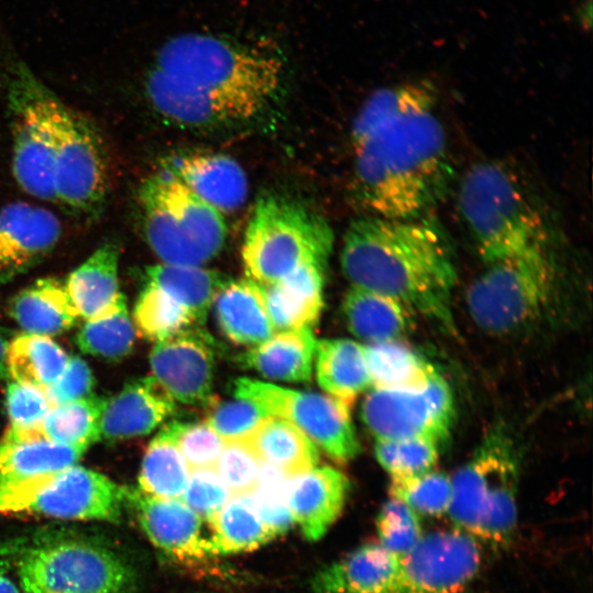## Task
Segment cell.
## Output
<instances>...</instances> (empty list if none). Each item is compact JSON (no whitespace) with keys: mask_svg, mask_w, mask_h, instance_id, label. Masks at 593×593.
Instances as JSON below:
<instances>
[{"mask_svg":"<svg viewBox=\"0 0 593 593\" xmlns=\"http://www.w3.org/2000/svg\"><path fill=\"white\" fill-rule=\"evenodd\" d=\"M436 101L433 83L410 80L374 91L358 112L354 192L371 216H427L450 193L456 171Z\"/></svg>","mask_w":593,"mask_h":593,"instance_id":"cell-1","label":"cell"},{"mask_svg":"<svg viewBox=\"0 0 593 593\" xmlns=\"http://www.w3.org/2000/svg\"><path fill=\"white\" fill-rule=\"evenodd\" d=\"M340 264L353 287L394 298L446 332H456L455 250L441 224L429 215H367L354 221L344 237Z\"/></svg>","mask_w":593,"mask_h":593,"instance_id":"cell-2","label":"cell"},{"mask_svg":"<svg viewBox=\"0 0 593 593\" xmlns=\"http://www.w3.org/2000/svg\"><path fill=\"white\" fill-rule=\"evenodd\" d=\"M152 67L211 94L245 99L264 108L286 74L282 56L268 44L203 32L168 38Z\"/></svg>","mask_w":593,"mask_h":593,"instance_id":"cell-3","label":"cell"},{"mask_svg":"<svg viewBox=\"0 0 593 593\" xmlns=\"http://www.w3.org/2000/svg\"><path fill=\"white\" fill-rule=\"evenodd\" d=\"M23 593H135L136 573L109 545L90 536L49 529L7 545Z\"/></svg>","mask_w":593,"mask_h":593,"instance_id":"cell-4","label":"cell"},{"mask_svg":"<svg viewBox=\"0 0 593 593\" xmlns=\"http://www.w3.org/2000/svg\"><path fill=\"white\" fill-rule=\"evenodd\" d=\"M458 208L485 265L530 248L549 247L539 209L517 177L499 163L482 161L465 174Z\"/></svg>","mask_w":593,"mask_h":593,"instance_id":"cell-5","label":"cell"},{"mask_svg":"<svg viewBox=\"0 0 593 593\" xmlns=\"http://www.w3.org/2000/svg\"><path fill=\"white\" fill-rule=\"evenodd\" d=\"M519 457L505 426H492L471 458L451 477L448 510L455 528L505 546L517 524Z\"/></svg>","mask_w":593,"mask_h":593,"instance_id":"cell-6","label":"cell"},{"mask_svg":"<svg viewBox=\"0 0 593 593\" xmlns=\"http://www.w3.org/2000/svg\"><path fill=\"white\" fill-rule=\"evenodd\" d=\"M558 300V273L549 247L486 264L466 293L472 321L494 336L534 328L552 315Z\"/></svg>","mask_w":593,"mask_h":593,"instance_id":"cell-7","label":"cell"},{"mask_svg":"<svg viewBox=\"0 0 593 593\" xmlns=\"http://www.w3.org/2000/svg\"><path fill=\"white\" fill-rule=\"evenodd\" d=\"M138 198L147 244L161 264L201 266L221 251L223 214L165 167L143 182Z\"/></svg>","mask_w":593,"mask_h":593,"instance_id":"cell-8","label":"cell"},{"mask_svg":"<svg viewBox=\"0 0 593 593\" xmlns=\"http://www.w3.org/2000/svg\"><path fill=\"white\" fill-rule=\"evenodd\" d=\"M333 248L327 222L301 203L277 195L260 198L246 227L242 257L249 279L275 284L299 267H326Z\"/></svg>","mask_w":593,"mask_h":593,"instance_id":"cell-9","label":"cell"},{"mask_svg":"<svg viewBox=\"0 0 593 593\" xmlns=\"http://www.w3.org/2000/svg\"><path fill=\"white\" fill-rule=\"evenodd\" d=\"M0 64L12 127V171L20 188L36 199L56 202V94L40 80L5 38L0 37Z\"/></svg>","mask_w":593,"mask_h":593,"instance_id":"cell-10","label":"cell"},{"mask_svg":"<svg viewBox=\"0 0 593 593\" xmlns=\"http://www.w3.org/2000/svg\"><path fill=\"white\" fill-rule=\"evenodd\" d=\"M126 490L100 472L74 465L0 491V513L116 523L127 507Z\"/></svg>","mask_w":593,"mask_h":593,"instance_id":"cell-11","label":"cell"},{"mask_svg":"<svg viewBox=\"0 0 593 593\" xmlns=\"http://www.w3.org/2000/svg\"><path fill=\"white\" fill-rule=\"evenodd\" d=\"M236 399H245L269 415L295 425L312 443L332 459L346 462L360 452L350 404L331 395L300 392L250 378L234 382Z\"/></svg>","mask_w":593,"mask_h":593,"instance_id":"cell-12","label":"cell"},{"mask_svg":"<svg viewBox=\"0 0 593 593\" xmlns=\"http://www.w3.org/2000/svg\"><path fill=\"white\" fill-rule=\"evenodd\" d=\"M361 418L376 440L425 439L439 447L456 418L452 391L438 372L418 389H374L361 405Z\"/></svg>","mask_w":593,"mask_h":593,"instance_id":"cell-13","label":"cell"},{"mask_svg":"<svg viewBox=\"0 0 593 593\" xmlns=\"http://www.w3.org/2000/svg\"><path fill=\"white\" fill-rule=\"evenodd\" d=\"M53 119L56 202L91 212L103 202L109 182L101 138L88 120L57 97Z\"/></svg>","mask_w":593,"mask_h":593,"instance_id":"cell-14","label":"cell"},{"mask_svg":"<svg viewBox=\"0 0 593 593\" xmlns=\"http://www.w3.org/2000/svg\"><path fill=\"white\" fill-rule=\"evenodd\" d=\"M480 563L472 536L457 528L423 535L400 557L392 593H460L475 578Z\"/></svg>","mask_w":593,"mask_h":593,"instance_id":"cell-15","label":"cell"},{"mask_svg":"<svg viewBox=\"0 0 593 593\" xmlns=\"http://www.w3.org/2000/svg\"><path fill=\"white\" fill-rule=\"evenodd\" d=\"M212 346L206 334L189 328L156 342L149 355L153 377L175 401L193 405L211 402Z\"/></svg>","mask_w":593,"mask_h":593,"instance_id":"cell-16","label":"cell"},{"mask_svg":"<svg viewBox=\"0 0 593 593\" xmlns=\"http://www.w3.org/2000/svg\"><path fill=\"white\" fill-rule=\"evenodd\" d=\"M127 506L155 547L179 561L211 557L210 535L204 521L180 499H160L127 488Z\"/></svg>","mask_w":593,"mask_h":593,"instance_id":"cell-17","label":"cell"},{"mask_svg":"<svg viewBox=\"0 0 593 593\" xmlns=\"http://www.w3.org/2000/svg\"><path fill=\"white\" fill-rule=\"evenodd\" d=\"M145 89L154 109L180 125L214 126L250 119L264 109L249 100L211 94L154 67L147 72Z\"/></svg>","mask_w":593,"mask_h":593,"instance_id":"cell-18","label":"cell"},{"mask_svg":"<svg viewBox=\"0 0 593 593\" xmlns=\"http://www.w3.org/2000/svg\"><path fill=\"white\" fill-rule=\"evenodd\" d=\"M61 236L59 219L49 210L12 202L0 209V284L38 265Z\"/></svg>","mask_w":593,"mask_h":593,"instance_id":"cell-19","label":"cell"},{"mask_svg":"<svg viewBox=\"0 0 593 593\" xmlns=\"http://www.w3.org/2000/svg\"><path fill=\"white\" fill-rule=\"evenodd\" d=\"M350 483L332 466H315L289 478L287 504L294 524L309 541L320 540L345 506Z\"/></svg>","mask_w":593,"mask_h":593,"instance_id":"cell-20","label":"cell"},{"mask_svg":"<svg viewBox=\"0 0 593 593\" xmlns=\"http://www.w3.org/2000/svg\"><path fill=\"white\" fill-rule=\"evenodd\" d=\"M400 557L379 542H367L321 568L312 578L311 593H392Z\"/></svg>","mask_w":593,"mask_h":593,"instance_id":"cell-21","label":"cell"},{"mask_svg":"<svg viewBox=\"0 0 593 593\" xmlns=\"http://www.w3.org/2000/svg\"><path fill=\"white\" fill-rule=\"evenodd\" d=\"M175 409V400L154 377L137 379L107 401L100 422V439L118 440L149 434Z\"/></svg>","mask_w":593,"mask_h":593,"instance_id":"cell-22","label":"cell"},{"mask_svg":"<svg viewBox=\"0 0 593 593\" xmlns=\"http://www.w3.org/2000/svg\"><path fill=\"white\" fill-rule=\"evenodd\" d=\"M164 167L221 213L235 211L246 200V175L230 156L192 153L175 156L164 163Z\"/></svg>","mask_w":593,"mask_h":593,"instance_id":"cell-23","label":"cell"},{"mask_svg":"<svg viewBox=\"0 0 593 593\" xmlns=\"http://www.w3.org/2000/svg\"><path fill=\"white\" fill-rule=\"evenodd\" d=\"M325 268L306 264L271 286H261L276 332L311 327L323 305Z\"/></svg>","mask_w":593,"mask_h":593,"instance_id":"cell-24","label":"cell"},{"mask_svg":"<svg viewBox=\"0 0 593 593\" xmlns=\"http://www.w3.org/2000/svg\"><path fill=\"white\" fill-rule=\"evenodd\" d=\"M213 303L220 328L235 344L253 347L277 333L262 287L249 278L230 280Z\"/></svg>","mask_w":593,"mask_h":593,"instance_id":"cell-25","label":"cell"},{"mask_svg":"<svg viewBox=\"0 0 593 593\" xmlns=\"http://www.w3.org/2000/svg\"><path fill=\"white\" fill-rule=\"evenodd\" d=\"M107 401L97 395L51 407L42 421L31 428L10 427L3 440H44L53 444L88 448L100 440V422Z\"/></svg>","mask_w":593,"mask_h":593,"instance_id":"cell-26","label":"cell"},{"mask_svg":"<svg viewBox=\"0 0 593 593\" xmlns=\"http://www.w3.org/2000/svg\"><path fill=\"white\" fill-rule=\"evenodd\" d=\"M119 246L107 242L72 270L64 283L79 316L86 321L110 312L124 296L119 287Z\"/></svg>","mask_w":593,"mask_h":593,"instance_id":"cell-27","label":"cell"},{"mask_svg":"<svg viewBox=\"0 0 593 593\" xmlns=\"http://www.w3.org/2000/svg\"><path fill=\"white\" fill-rule=\"evenodd\" d=\"M342 312L349 332L367 344L401 340L413 324V311L399 300L353 286Z\"/></svg>","mask_w":593,"mask_h":593,"instance_id":"cell-28","label":"cell"},{"mask_svg":"<svg viewBox=\"0 0 593 593\" xmlns=\"http://www.w3.org/2000/svg\"><path fill=\"white\" fill-rule=\"evenodd\" d=\"M316 343L311 327L278 332L239 354L237 362L269 379L309 382Z\"/></svg>","mask_w":593,"mask_h":593,"instance_id":"cell-29","label":"cell"},{"mask_svg":"<svg viewBox=\"0 0 593 593\" xmlns=\"http://www.w3.org/2000/svg\"><path fill=\"white\" fill-rule=\"evenodd\" d=\"M243 439L260 462L293 477L315 467L317 447L291 422L275 415L264 418Z\"/></svg>","mask_w":593,"mask_h":593,"instance_id":"cell-30","label":"cell"},{"mask_svg":"<svg viewBox=\"0 0 593 593\" xmlns=\"http://www.w3.org/2000/svg\"><path fill=\"white\" fill-rule=\"evenodd\" d=\"M10 312L25 333L44 336L67 331L79 317L65 284L55 278L40 279L21 290Z\"/></svg>","mask_w":593,"mask_h":593,"instance_id":"cell-31","label":"cell"},{"mask_svg":"<svg viewBox=\"0 0 593 593\" xmlns=\"http://www.w3.org/2000/svg\"><path fill=\"white\" fill-rule=\"evenodd\" d=\"M316 378L328 395L351 405L371 387L365 346L346 338L316 343Z\"/></svg>","mask_w":593,"mask_h":593,"instance_id":"cell-32","label":"cell"},{"mask_svg":"<svg viewBox=\"0 0 593 593\" xmlns=\"http://www.w3.org/2000/svg\"><path fill=\"white\" fill-rule=\"evenodd\" d=\"M87 448L44 440H0V491L71 467Z\"/></svg>","mask_w":593,"mask_h":593,"instance_id":"cell-33","label":"cell"},{"mask_svg":"<svg viewBox=\"0 0 593 593\" xmlns=\"http://www.w3.org/2000/svg\"><path fill=\"white\" fill-rule=\"evenodd\" d=\"M208 525L212 556L251 551L277 537L261 519L250 494L232 495Z\"/></svg>","mask_w":593,"mask_h":593,"instance_id":"cell-34","label":"cell"},{"mask_svg":"<svg viewBox=\"0 0 593 593\" xmlns=\"http://www.w3.org/2000/svg\"><path fill=\"white\" fill-rule=\"evenodd\" d=\"M146 280L183 306L195 323H203L217 293L231 279L200 266L160 262L146 269Z\"/></svg>","mask_w":593,"mask_h":593,"instance_id":"cell-35","label":"cell"},{"mask_svg":"<svg viewBox=\"0 0 593 593\" xmlns=\"http://www.w3.org/2000/svg\"><path fill=\"white\" fill-rule=\"evenodd\" d=\"M371 387L418 389L437 373L435 367L402 340L365 345Z\"/></svg>","mask_w":593,"mask_h":593,"instance_id":"cell-36","label":"cell"},{"mask_svg":"<svg viewBox=\"0 0 593 593\" xmlns=\"http://www.w3.org/2000/svg\"><path fill=\"white\" fill-rule=\"evenodd\" d=\"M68 358L49 336L24 333L9 344V376L14 382L45 391L61 374Z\"/></svg>","mask_w":593,"mask_h":593,"instance_id":"cell-37","label":"cell"},{"mask_svg":"<svg viewBox=\"0 0 593 593\" xmlns=\"http://www.w3.org/2000/svg\"><path fill=\"white\" fill-rule=\"evenodd\" d=\"M190 469L175 441L174 422L166 425L149 443L143 458L138 489L160 499H180Z\"/></svg>","mask_w":593,"mask_h":593,"instance_id":"cell-38","label":"cell"},{"mask_svg":"<svg viewBox=\"0 0 593 593\" xmlns=\"http://www.w3.org/2000/svg\"><path fill=\"white\" fill-rule=\"evenodd\" d=\"M134 329L123 296L110 312L86 321L76 336V343L86 354L119 360L131 351Z\"/></svg>","mask_w":593,"mask_h":593,"instance_id":"cell-39","label":"cell"},{"mask_svg":"<svg viewBox=\"0 0 593 593\" xmlns=\"http://www.w3.org/2000/svg\"><path fill=\"white\" fill-rule=\"evenodd\" d=\"M134 323L143 337L156 343L189 328L195 321L168 294L147 283L135 304Z\"/></svg>","mask_w":593,"mask_h":593,"instance_id":"cell-40","label":"cell"},{"mask_svg":"<svg viewBox=\"0 0 593 593\" xmlns=\"http://www.w3.org/2000/svg\"><path fill=\"white\" fill-rule=\"evenodd\" d=\"M390 494L417 515L438 517L448 513L451 501V478L434 469L421 474L394 478Z\"/></svg>","mask_w":593,"mask_h":593,"instance_id":"cell-41","label":"cell"},{"mask_svg":"<svg viewBox=\"0 0 593 593\" xmlns=\"http://www.w3.org/2000/svg\"><path fill=\"white\" fill-rule=\"evenodd\" d=\"M374 456L391 479L405 478L433 470L439 446L425 439L376 440Z\"/></svg>","mask_w":593,"mask_h":593,"instance_id":"cell-42","label":"cell"},{"mask_svg":"<svg viewBox=\"0 0 593 593\" xmlns=\"http://www.w3.org/2000/svg\"><path fill=\"white\" fill-rule=\"evenodd\" d=\"M376 527L378 542L398 556L411 550L424 535L419 515L394 497L382 505Z\"/></svg>","mask_w":593,"mask_h":593,"instance_id":"cell-43","label":"cell"},{"mask_svg":"<svg viewBox=\"0 0 593 593\" xmlns=\"http://www.w3.org/2000/svg\"><path fill=\"white\" fill-rule=\"evenodd\" d=\"M176 446L189 469L215 468L225 441L204 421L174 422Z\"/></svg>","mask_w":593,"mask_h":593,"instance_id":"cell-44","label":"cell"},{"mask_svg":"<svg viewBox=\"0 0 593 593\" xmlns=\"http://www.w3.org/2000/svg\"><path fill=\"white\" fill-rule=\"evenodd\" d=\"M260 461L243 439L227 440L215 469L231 495L254 492Z\"/></svg>","mask_w":593,"mask_h":593,"instance_id":"cell-45","label":"cell"},{"mask_svg":"<svg viewBox=\"0 0 593 593\" xmlns=\"http://www.w3.org/2000/svg\"><path fill=\"white\" fill-rule=\"evenodd\" d=\"M231 496L215 468H197L190 470L180 500L210 523Z\"/></svg>","mask_w":593,"mask_h":593,"instance_id":"cell-46","label":"cell"},{"mask_svg":"<svg viewBox=\"0 0 593 593\" xmlns=\"http://www.w3.org/2000/svg\"><path fill=\"white\" fill-rule=\"evenodd\" d=\"M269 414L245 399L213 405L205 422L224 440H235L248 435Z\"/></svg>","mask_w":593,"mask_h":593,"instance_id":"cell-47","label":"cell"},{"mask_svg":"<svg viewBox=\"0 0 593 593\" xmlns=\"http://www.w3.org/2000/svg\"><path fill=\"white\" fill-rule=\"evenodd\" d=\"M5 406L10 427L20 429L35 426L53 407L44 390L14 381L8 384Z\"/></svg>","mask_w":593,"mask_h":593,"instance_id":"cell-48","label":"cell"},{"mask_svg":"<svg viewBox=\"0 0 593 593\" xmlns=\"http://www.w3.org/2000/svg\"><path fill=\"white\" fill-rule=\"evenodd\" d=\"M93 384V374L87 362L72 356L68 358L64 371L45 393L52 406H56L90 395Z\"/></svg>","mask_w":593,"mask_h":593,"instance_id":"cell-49","label":"cell"},{"mask_svg":"<svg viewBox=\"0 0 593 593\" xmlns=\"http://www.w3.org/2000/svg\"><path fill=\"white\" fill-rule=\"evenodd\" d=\"M574 18L581 31L590 32L592 29V0H580L574 10Z\"/></svg>","mask_w":593,"mask_h":593,"instance_id":"cell-50","label":"cell"},{"mask_svg":"<svg viewBox=\"0 0 593 593\" xmlns=\"http://www.w3.org/2000/svg\"><path fill=\"white\" fill-rule=\"evenodd\" d=\"M8 347H9V342L0 332V379H4L9 376L8 362H7Z\"/></svg>","mask_w":593,"mask_h":593,"instance_id":"cell-51","label":"cell"},{"mask_svg":"<svg viewBox=\"0 0 593 593\" xmlns=\"http://www.w3.org/2000/svg\"><path fill=\"white\" fill-rule=\"evenodd\" d=\"M0 593H20L18 586L4 572V569L0 564Z\"/></svg>","mask_w":593,"mask_h":593,"instance_id":"cell-52","label":"cell"}]
</instances>
